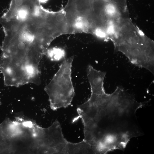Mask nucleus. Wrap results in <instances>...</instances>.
Segmentation results:
<instances>
[{"label":"nucleus","mask_w":154,"mask_h":154,"mask_svg":"<svg viewBox=\"0 0 154 154\" xmlns=\"http://www.w3.org/2000/svg\"><path fill=\"white\" fill-rule=\"evenodd\" d=\"M1 105V102L0 99V106Z\"/></svg>","instance_id":"obj_9"},{"label":"nucleus","mask_w":154,"mask_h":154,"mask_svg":"<svg viewBox=\"0 0 154 154\" xmlns=\"http://www.w3.org/2000/svg\"><path fill=\"white\" fill-rule=\"evenodd\" d=\"M94 100L97 104L92 107L91 116L95 124L83 139L94 151L103 153L119 149L139 136L136 113L144 102H138L119 86L112 93Z\"/></svg>","instance_id":"obj_1"},{"label":"nucleus","mask_w":154,"mask_h":154,"mask_svg":"<svg viewBox=\"0 0 154 154\" xmlns=\"http://www.w3.org/2000/svg\"><path fill=\"white\" fill-rule=\"evenodd\" d=\"M71 142L65 138L59 121L43 127L40 141V154H69Z\"/></svg>","instance_id":"obj_5"},{"label":"nucleus","mask_w":154,"mask_h":154,"mask_svg":"<svg viewBox=\"0 0 154 154\" xmlns=\"http://www.w3.org/2000/svg\"><path fill=\"white\" fill-rule=\"evenodd\" d=\"M104 10L108 21L118 20L122 15L120 11L117 6L110 1H106Z\"/></svg>","instance_id":"obj_6"},{"label":"nucleus","mask_w":154,"mask_h":154,"mask_svg":"<svg viewBox=\"0 0 154 154\" xmlns=\"http://www.w3.org/2000/svg\"><path fill=\"white\" fill-rule=\"evenodd\" d=\"M115 49L122 53L133 64L154 73V42L146 37L141 43L131 44L119 43L114 45Z\"/></svg>","instance_id":"obj_4"},{"label":"nucleus","mask_w":154,"mask_h":154,"mask_svg":"<svg viewBox=\"0 0 154 154\" xmlns=\"http://www.w3.org/2000/svg\"><path fill=\"white\" fill-rule=\"evenodd\" d=\"M112 2L116 5L122 15L125 14L127 11V0H105Z\"/></svg>","instance_id":"obj_8"},{"label":"nucleus","mask_w":154,"mask_h":154,"mask_svg":"<svg viewBox=\"0 0 154 154\" xmlns=\"http://www.w3.org/2000/svg\"><path fill=\"white\" fill-rule=\"evenodd\" d=\"M74 58L73 56L64 60L44 88L49 97L50 108L53 110L66 108L72 102L75 94L71 77Z\"/></svg>","instance_id":"obj_2"},{"label":"nucleus","mask_w":154,"mask_h":154,"mask_svg":"<svg viewBox=\"0 0 154 154\" xmlns=\"http://www.w3.org/2000/svg\"><path fill=\"white\" fill-rule=\"evenodd\" d=\"M46 53L48 57L53 61H58L63 58L65 56L64 51L59 48H54L47 50Z\"/></svg>","instance_id":"obj_7"},{"label":"nucleus","mask_w":154,"mask_h":154,"mask_svg":"<svg viewBox=\"0 0 154 154\" xmlns=\"http://www.w3.org/2000/svg\"><path fill=\"white\" fill-rule=\"evenodd\" d=\"M35 124L33 120L15 117L9 138L11 154L37 153Z\"/></svg>","instance_id":"obj_3"}]
</instances>
